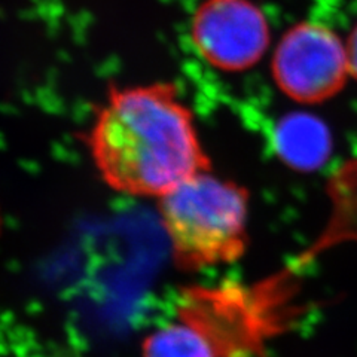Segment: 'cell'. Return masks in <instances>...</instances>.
I'll use <instances>...</instances> for the list:
<instances>
[{
  "mask_svg": "<svg viewBox=\"0 0 357 357\" xmlns=\"http://www.w3.org/2000/svg\"><path fill=\"white\" fill-rule=\"evenodd\" d=\"M85 146L102 181L130 197L160 199L210 170L192 110L170 82L112 86Z\"/></svg>",
  "mask_w": 357,
  "mask_h": 357,
  "instance_id": "cell-1",
  "label": "cell"
},
{
  "mask_svg": "<svg viewBox=\"0 0 357 357\" xmlns=\"http://www.w3.org/2000/svg\"><path fill=\"white\" fill-rule=\"evenodd\" d=\"M158 210L174 262L183 270L232 264L248 248L249 194L210 170L161 197Z\"/></svg>",
  "mask_w": 357,
  "mask_h": 357,
  "instance_id": "cell-2",
  "label": "cell"
},
{
  "mask_svg": "<svg viewBox=\"0 0 357 357\" xmlns=\"http://www.w3.org/2000/svg\"><path fill=\"white\" fill-rule=\"evenodd\" d=\"M177 319L204 338L215 357H261L280 328V319L262 301L227 289L185 290Z\"/></svg>",
  "mask_w": 357,
  "mask_h": 357,
  "instance_id": "cell-3",
  "label": "cell"
},
{
  "mask_svg": "<svg viewBox=\"0 0 357 357\" xmlns=\"http://www.w3.org/2000/svg\"><path fill=\"white\" fill-rule=\"evenodd\" d=\"M350 76L340 36L320 22H299L278 42L273 77L283 94L299 103H321L337 96Z\"/></svg>",
  "mask_w": 357,
  "mask_h": 357,
  "instance_id": "cell-4",
  "label": "cell"
},
{
  "mask_svg": "<svg viewBox=\"0 0 357 357\" xmlns=\"http://www.w3.org/2000/svg\"><path fill=\"white\" fill-rule=\"evenodd\" d=\"M270 27L250 0H204L191 20V42L207 64L220 72H244L270 47Z\"/></svg>",
  "mask_w": 357,
  "mask_h": 357,
  "instance_id": "cell-5",
  "label": "cell"
},
{
  "mask_svg": "<svg viewBox=\"0 0 357 357\" xmlns=\"http://www.w3.org/2000/svg\"><path fill=\"white\" fill-rule=\"evenodd\" d=\"M142 357H215V354L192 326L177 319L146 335L142 342Z\"/></svg>",
  "mask_w": 357,
  "mask_h": 357,
  "instance_id": "cell-6",
  "label": "cell"
},
{
  "mask_svg": "<svg viewBox=\"0 0 357 357\" xmlns=\"http://www.w3.org/2000/svg\"><path fill=\"white\" fill-rule=\"evenodd\" d=\"M345 51H347L350 76L357 79V24L350 33L347 42H345Z\"/></svg>",
  "mask_w": 357,
  "mask_h": 357,
  "instance_id": "cell-7",
  "label": "cell"
}]
</instances>
